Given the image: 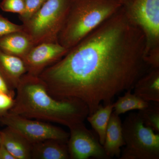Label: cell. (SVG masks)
Returning <instances> with one entry per match:
<instances>
[{"instance_id":"obj_5","label":"cell","mask_w":159,"mask_h":159,"mask_svg":"<svg viewBox=\"0 0 159 159\" xmlns=\"http://www.w3.org/2000/svg\"><path fill=\"white\" fill-rule=\"evenodd\" d=\"M125 148L121 159H159V134L145 125L139 113H131L122 123Z\"/></svg>"},{"instance_id":"obj_3","label":"cell","mask_w":159,"mask_h":159,"mask_svg":"<svg viewBox=\"0 0 159 159\" xmlns=\"http://www.w3.org/2000/svg\"><path fill=\"white\" fill-rule=\"evenodd\" d=\"M122 6L120 0H70L57 43L69 50Z\"/></svg>"},{"instance_id":"obj_11","label":"cell","mask_w":159,"mask_h":159,"mask_svg":"<svg viewBox=\"0 0 159 159\" xmlns=\"http://www.w3.org/2000/svg\"><path fill=\"white\" fill-rule=\"evenodd\" d=\"M125 145L122 122L119 116L113 111L109 122L103 147L108 158L120 157L121 149Z\"/></svg>"},{"instance_id":"obj_22","label":"cell","mask_w":159,"mask_h":159,"mask_svg":"<svg viewBox=\"0 0 159 159\" xmlns=\"http://www.w3.org/2000/svg\"><path fill=\"white\" fill-rule=\"evenodd\" d=\"M14 98L5 93H0V116L12 107Z\"/></svg>"},{"instance_id":"obj_4","label":"cell","mask_w":159,"mask_h":159,"mask_svg":"<svg viewBox=\"0 0 159 159\" xmlns=\"http://www.w3.org/2000/svg\"><path fill=\"white\" fill-rule=\"evenodd\" d=\"M70 0H46L30 18L23 22L24 31L34 46L57 43V36L65 19Z\"/></svg>"},{"instance_id":"obj_23","label":"cell","mask_w":159,"mask_h":159,"mask_svg":"<svg viewBox=\"0 0 159 159\" xmlns=\"http://www.w3.org/2000/svg\"><path fill=\"white\" fill-rule=\"evenodd\" d=\"M0 93H5L15 98L16 92L10 88L6 79L0 73Z\"/></svg>"},{"instance_id":"obj_12","label":"cell","mask_w":159,"mask_h":159,"mask_svg":"<svg viewBox=\"0 0 159 159\" xmlns=\"http://www.w3.org/2000/svg\"><path fill=\"white\" fill-rule=\"evenodd\" d=\"M34 46L25 31H15L0 37V49L4 52L23 59Z\"/></svg>"},{"instance_id":"obj_26","label":"cell","mask_w":159,"mask_h":159,"mask_svg":"<svg viewBox=\"0 0 159 159\" xmlns=\"http://www.w3.org/2000/svg\"><path fill=\"white\" fill-rule=\"evenodd\" d=\"M2 145V139H1V130H0V148H1Z\"/></svg>"},{"instance_id":"obj_9","label":"cell","mask_w":159,"mask_h":159,"mask_svg":"<svg viewBox=\"0 0 159 159\" xmlns=\"http://www.w3.org/2000/svg\"><path fill=\"white\" fill-rule=\"evenodd\" d=\"M68 51L58 43H43L34 46L23 59L27 73L39 77L44 70L61 59Z\"/></svg>"},{"instance_id":"obj_24","label":"cell","mask_w":159,"mask_h":159,"mask_svg":"<svg viewBox=\"0 0 159 159\" xmlns=\"http://www.w3.org/2000/svg\"><path fill=\"white\" fill-rule=\"evenodd\" d=\"M0 159H15L11 153L2 144L0 148Z\"/></svg>"},{"instance_id":"obj_8","label":"cell","mask_w":159,"mask_h":159,"mask_svg":"<svg viewBox=\"0 0 159 159\" xmlns=\"http://www.w3.org/2000/svg\"><path fill=\"white\" fill-rule=\"evenodd\" d=\"M69 128L70 132L67 146L70 159L108 158L99 139L87 128L84 122Z\"/></svg>"},{"instance_id":"obj_7","label":"cell","mask_w":159,"mask_h":159,"mask_svg":"<svg viewBox=\"0 0 159 159\" xmlns=\"http://www.w3.org/2000/svg\"><path fill=\"white\" fill-rule=\"evenodd\" d=\"M0 123L17 132L31 144L51 139L68 142L70 136V133L60 127L9 111L0 116Z\"/></svg>"},{"instance_id":"obj_17","label":"cell","mask_w":159,"mask_h":159,"mask_svg":"<svg viewBox=\"0 0 159 159\" xmlns=\"http://www.w3.org/2000/svg\"><path fill=\"white\" fill-rule=\"evenodd\" d=\"M131 90L126 91L123 96L119 97L116 102H114V113L120 116L131 111L142 110L149 105L150 102L145 101L133 94Z\"/></svg>"},{"instance_id":"obj_15","label":"cell","mask_w":159,"mask_h":159,"mask_svg":"<svg viewBox=\"0 0 159 159\" xmlns=\"http://www.w3.org/2000/svg\"><path fill=\"white\" fill-rule=\"evenodd\" d=\"M133 89L134 93L145 101L159 103V68L143 75Z\"/></svg>"},{"instance_id":"obj_14","label":"cell","mask_w":159,"mask_h":159,"mask_svg":"<svg viewBox=\"0 0 159 159\" xmlns=\"http://www.w3.org/2000/svg\"><path fill=\"white\" fill-rule=\"evenodd\" d=\"M2 144L15 159H31L32 144L12 129L1 130Z\"/></svg>"},{"instance_id":"obj_16","label":"cell","mask_w":159,"mask_h":159,"mask_svg":"<svg viewBox=\"0 0 159 159\" xmlns=\"http://www.w3.org/2000/svg\"><path fill=\"white\" fill-rule=\"evenodd\" d=\"M114 102L100 105L97 110L86 119L98 135L100 144H104L106 132L111 116L113 111Z\"/></svg>"},{"instance_id":"obj_1","label":"cell","mask_w":159,"mask_h":159,"mask_svg":"<svg viewBox=\"0 0 159 159\" xmlns=\"http://www.w3.org/2000/svg\"><path fill=\"white\" fill-rule=\"evenodd\" d=\"M147 42L125 7L99 25L39 75L58 100L77 99L89 115L145 74Z\"/></svg>"},{"instance_id":"obj_13","label":"cell","mask_w":159,"mask_h":159,"mask_svg":"<svg viewBox=\"0 0 159 159\" xmlns=\"http://www.w3.org/2000/svg\"><path fill=\"white\" fill-rule=\"evenodd\" d=\"M67 142L51 139L32 144L31 159H69Z\"/></svg>"},{"instance_id":"obj_2","label":"cell","mask_w":159,"mask_h":159,"mask_svg":"<svg viewBox=\"0 0 159 159\" xmlns=\"http://www.w3.org/2000/svg\"><path fill=\"white\" fill-rule=\"evenodd\" d=\"M16 90L14 104L9 111L11 113L68 128L84 122L89 115L88 107L78 99L58 100L52 97L38 76L25 74Z\"/></svg>"},{"instance_id":"obj_20","label":"cell","mask_w":159,"mask_h":159,"mask_svg":"<svg viewBox=\"0 0 159 159\" xmlns=\"http://www.w3.org/2000/svg\"><path fill=\"white\" fill-rule=\"evenodd\" d=\"M46 0H24L25 11L22 16H19L22 22L27 20L33 15L42 6Z\"/></svg>"},{"instance_id":"obj_25","label":"cell","mask_w":159,"mask_h":159,"mask_svg":"<svg viewBox=\"0 0 159 159\" xmlns=\"http://www.w3.org/2000/svg\"><path fill=\"white\" fill-rule=\"evenodd\" d=\"M122 3L123 6L124 7H127L133 2L134 0H120Z\"/></svg>"},{"instance_id":"obj_18","label":"cell","mask_w":159,"mask_h":159,"mask_svg":"<svg viewBox=\"0 0 159 159\" xmlns=\"http://www.w3.org/2000/svg\"><path fill=\"white\" fill-rule=\"evenodd\" d=\"M141 117L145 125L150 127L157 133H159V105L150 104L148 107L142 110L139 111Z\"/></svg>"},{"instance_id":"obj_21","label":"cell","mask_w":159,"mask_h":159,"mask_svg":"<svg viewBox=\"0 0 159 159\" xmlns=\"http://www.w3.org/2000/svg\"><path fill=\"white\" fill-rule=\"evenodd\" d=\"M23 25H18L11 22L0 15V37L15 31H23Z\"/></svg>"},{"instance_id":"obj_10","label":"cell","mask_w":159,"mask_h":159,"mask_svg":"<svg viewBox=\"0 0 159 159\" xmlns=\"http://www.w3.org/2000/svg\"><path fill=\"white\" fill-rule=\"evenodd\" d=\"M0 73L10 88L15 90L27 71L22 59L7 54L0 49Z\"/></svg>"},{"instance_id":"obj_19","label":"cell","mask_w":159,"mask_h":159,"mask_svg":"<svg viewBox=\"0 0 159 159\" xmlns=\"http://www.w3.org/2000/svg\"><path fill=\"white\" fill-rule=\"evenodd\" d=\"M0 8L3 11L17 13L21 16L25 11V5L24 0H2Z\"/></svg>"},{"instance_id":"obj_6","label":"cell","mask_w":159,"mask_h":159,"mask_svg":"<svg viewBox=\"0 0 159 159\" xmlns=\"http://www.w3.org/2000/svg\"><path fill=\"white\" fill-rule=\"evenodd\" d=\"M124 7L131 19L145 34L146 57L159 55V0H134L129 6Z\"/></svg>"}]
</instances>
